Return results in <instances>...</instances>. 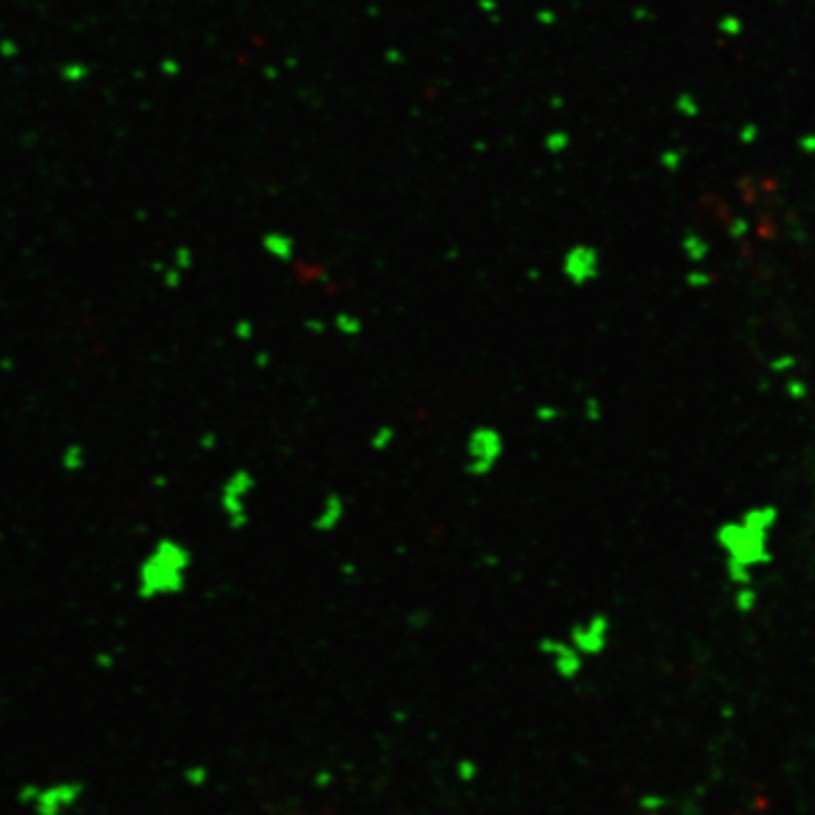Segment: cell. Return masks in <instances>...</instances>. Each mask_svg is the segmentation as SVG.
Listing matches in <instances>:
<instances>
[{
  "mask_svg": "<svg viewBox=\"0 0 815 815\" xmlns=\"http://www.w3.org/2000/svg\"><path fill=\"white\" fill-rule=\"evenodd\" d=\"M770 515L757 513L744 525H727L719 530L717 540L725 551V570L728 580L738 587H749L753 582V568L768 565L772 560L768 540Z\"/></svg>",
  "mask_w": 815,
  "mask_h": 815,
  "instance_id": "obj_1",
  "label": "cell"
},
{
  "mask_svg": "<svg viewBox=\"0 0 815 815\" xmlns=\"http://www.w3.org/2000/svg\"><path fill=\"white\" fill-rule=\"evenodd\" d=\"M506 442L496 427H474L465 442V472L472 478H485L504 457Z\"/></svg>",
  "mask_w": 815,
  "mask_h": 815,
  "instance_id": "obj_2",
  "label": "cell"
},
{
  "mask_svg": "<svg viewBox=\"0 0 815 815\" xmlns=\"http://www.w3.org/2000/svg\"><path fill=\"white\" fill-rule=\"evenodd\" d=\"M255 476L247 468L234 470L223 484L221 504L233 527L240 529L247 523V496L255 489Z\"/></svg>",
  "mask_w": 815,
  "mask_h": 815,
  "instance_id": "obj_3",
  "label": "cell"
},
{
  "mask_svg": "<svg viewBox=\"0 0 815 815\" xmlns=\"http://www.w3.org/2000/svg\"><path fill=\"white\" fill-rule=\"evenodd\" d=\"M611 623L604 613H593L583 621L572 625L568 640L583 657H594L604 651L610 640Z\"/></svg>",
  "mask_w": 815,
  "mask_h": 815,
  "instance_id": "obj_4",
  "label": "cell"
},
{
  "mask_svg": "<svg viewBox=\"0 0 815 815\" xmlns=\"http://www.w3.org/2000/svg\"><path fill=\"white\" fill-rule=\"evenodd\" d=\"M538 653L549 661L555 674L570 682L576 680L583 670V655L572 646L570 640H559L553 636H546L538 642Z\"/></svg>",
  "mask_w": 815,
  "mask_h": 815,
  "instance_id": "obj_5",
  "label": "cell"
},
{
  "mask_svg": "<svg viewBox=\"0 0 815 815\" xmlns=\"http://www.w3.org/2000/svg\"><path fill=\"white\" fill-rule=\"evenodd\" d=\"M345 517V501L344 496L338 495V493H329L325 498L321 501L317 512L314 513L312 519V529L319 534H329L332 530H336L340 523Z\"/></svg>",
  "mask_w": 815,
  "mask_h": 815,
  "instance_id": "obj_6",
  "label": "cell"
},
{
  "mask_svg": "<svg viewBox=\"0 0 815 815\" xmlns=\"http://www.w3.org/2000/svg\"><path fill=\"white\" fill-rule=\"evenodd\" d=\"M563 270H565V276L570 281H576V283L587 281L589 278H593L594 270H596V255H594V251L585 247V245L572 247L565 255Z\"/></svg>",
  "mask_w": 815,
  "mask_h": 815,
  "instance_id": "obj_7",
  "label": "cell"
},
{
  "mask_svg": "<svg viewBox=\"0 0 815 815\" xmlns=\"http://www.w3.org/2000/svg\"><path fill=\"white\" fill-rule=\"evenodd\" d=\"M262 251L270 259L278 262H291L297 253V244L291 234L281 233V231H268L261 240Z\"/></svg>",
  "mask_w": 815,
  "mask_h": 815,
  "instance_id": "obj_8",
  "label": "cell"
},
{
  "mask_svg": "<svg viewBox=\"0 0 815 815\" xmlns=\"http://www.w3.org/2000/svg\"><path fill=\"white\" fill-rule=\"evenodd\" d=\"M332 323H334V329L345 338L361 336L362 329H364L361 317L355 314H351V312H338V314L334 315V321H332Z\"/></svg>",
  "mask_w": 815,
  "mask_h": 815,
  "instance_id": "obj_9",
  "label": "cell"
},
{
  "mask_svg": "<svg viewBox=\"0 0 815 815\" xmlns=\"http://www.w3.org/2000/svg\"><path fill=\"white\" fill-rule=\"evenodd\" d=\"M395 440H396L395 427L384 423V425L376 427L372 434H370V448H372L374 451H378V453L379 451H387V449L395 443Z\"/></svg>",
  "mask_w": 815,
  "mask_h": 815,
  "instance_id": "obj_10",
  "label": "cell"
},
{
  "mask_svg": "<svg viewBox=\"0 0 815 815\" xmlns=\"http://www.w3.org/2000/svg\"><path fill=\"white\" fill-rule=\"evenodd\" d=\"M734 602H736V608H738L740 611L753 610V608H755V602H757L755 591H752L749 587H740Z\"/></svg>",
  "mask_w": 815,
  "mask_h": 815,
  "instance_id": "obj_11",
  "label": "cell"
},
{
  "mask_svg": "<svg viewBox=\"0 0 815 815\" xmlns=\"http://www.w3.org/2000/svg\"><path fill=\"white\" fill-rule=\"evenodd\" d=\"M253 334H255V325H253V321L244 319V317L236 321V325H234V336L238 338V340L247 342V340L253 338Z\"/></svg>",
  "mask_w": 815,
  "mask_h": 815,
  "instance_id": "obj_12",
  "label": "cell"
},
{
  "mask_svg": "<svg viewBox=\"0 0 815 815\" xmlns=\"http://www.w3.org/2000/svg\"><path fill=\"white\" fill-rule=\"evenodd\" d=\"M174 264L176 268H180V270L185 272L187 268H191L192 264V251L189 250V247H185V245L178 247L174 253Z\"/></svg>",
  "mask_w": 815,
  "mask_h": 815,
  "instance_id": "obj_13",
  "label": "cell"
},
{
  "mask_svg": "<svg viewBox=\"0 0 815 815\" xmlns=\"http://www.w3.org/2000/svg\"><path fill=\"white\" fill-rule=\"evenodd\" d=\"M304 326L310 334H315V336H321L326 331V323L319 317H310V319L304 321Z\"/></svg>",
  "mask_w": 815,
  "mask_h": 815,
  "instance_id": "obj_14",
  "label": "cell"
},
{
  "mask_svg": "<svg viewBox=\"0 0 815 815\" xmlns=\"http://www.w3.org/2000/svg\"><path fill=\"white\" fill-rule=\"evenodd\" d=\"M181 272L183 270H180V268H170V270H164V283L170 287V289H174V287H178L181 283Z\"/></svg>",
  "mask_w": 815,
  "mask_h": 815,
  "instance_id": "obj_15",
  "label": "cell"
},
{
  "mask_svg": "<svg viewBox=\"0 0 815 815\" xmlns=\"http://www.w3.org/2000/svg\"><path fill=\"white\" fill-rule=\"evenodd\" d=\"M555 410L551 406H540L538 410H536V417H538V421H541V423H548V421H551L555 417Z\"/></svg>",
  "mask_w": 815,
  "mask_h": 815,
  "instance_id": "obj_16",
  "label": "cell"
},
{
  "mask_svg": "<svg viewBox=\"0 0 815 815\" xmlns=\"http://www.w3.org/2000/svg\"><path fill=\"white\" fill-rule=\"evenodd\" d=\"M459 774H460V778H462V780H465V781L472 780V778L476 776V766H474V764H472V763H468V761H465V763H460Z\"/></svg>",
  "mask_w": 815,
  "mask_h": 815,
  "instance_id": "obj_17",
  "label": "cell"
},
{
  "mask_svg": "<svg viewBox=\"0 0 815 815\" xmlns=\"http://www.w3.org/2000/svg\"><path fill=\"white\" fill-rule=\"evenodd\" d=\"M255 362L259 364V367H266L268 362H270V353H266V351L259 353V355L255 357Z\"/></svg>",
  "mask_w": 815,
  "mask_h": 815,
  "instance_id": "obj_18",
  "label": "cell"
}]
</instances>
